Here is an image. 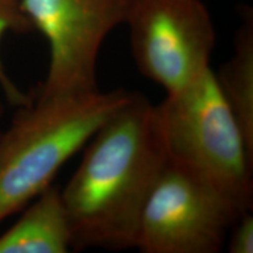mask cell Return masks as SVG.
<instances>
[{"mask_svg": "<svg viewBox=\"0 0 253 253\" xmlns=\"http://www.w3.org/2000/svg\"><path fill=\"white\" fill-rule=\"evenodd\" d=\"M86 145L61 190L72 251L136 249L142 211L169 162L156 106L131 93Z\"/></svg>", "mask_w": 253, "mask_h": 253, "instance_id": "obj_1", "label": "cell"}, {"mask_svg": "<svg viewBox=\"0 0 253 253\" xmlns=\"http://www.w3.org/2000/svg\"><path fill=\"white\" fill-rule=\"evenodd\" d=\"M156 113L169 161L219 194L239 216L253 205V153L212 69L167 95Z\"/></svg>", "mask_w": 253, "mask_h": 253, "instance_id": "obj_3", "label": "cell"}, {"mask_svg": "<svg viewBox=\"0 0 253 253\" xmlns=\"http://www.w3.org/2000/svg\"><path fill=\"white\" fill-rule=\"evenodd\" d=\"M34 31L46 38L49 65L38 95L99 90L96 63L104 39L126 24L132 0H23Z\"/></svg>", "mask_w": 253, "mask_h": 253, "instance_id": "obj_5", "label": "cell"}, {"mask_svg": "<svg viewBox=\"0 0 253 253\" xmlns=\"http://www.w3.org/2000/svg\"><path fill=\"white\" fill-rule=\"evenodd\" d=\"M240 216L219 194L169 161L144 205L142 253H218Z\"/></svg>", "mask_w": 253, "mask_h": 253, "instance_id": "obj_6", "label": "cell"}, {"mask_svg": "<svg viewBox=\"0 0 253 253\" xmlns=\"http://www.w3.org/2000/svg\"><path fill=\"white\" fill-rule=\"evenodd\" d=\"M126 24L138 71L167 95L191 86L211 68L216 32L201 0H132Z\"/></svg>", "mask_w": 253, "mask_h": 253, "instance_id": "obj_4", "label": "cell"}, {"mask_svg": "<svg viewBox=\"0 0 253 253\" xmlns=\"http://www.w3.org/2000/svg\"><path fill=\"white\" fill-rule=\"evenodd\" d=\"M227 251L230 253L253 252V217L251 212L240 216L232 225Z\"/></svg>", "mask_w": 253, "mask_h": 253, "instance_id": "obj_10", "label": "cell"}, {"mask_svg": "<svg viewBox=\"0 0 253 253\" xmlns=\"http://www.w3.org/2000/svg\"><path fill=\"white\" fill-rule=\"evenodd\" d=\"M21 1L23 0H0V41L7 32L25 34L34 31L30 18L24 12ZM0 89L4 93L5 100L15 108L27 106L33 99L21 90L7 74L1 56H0Z\"/></svg>", "mask_w": 253, "mask_h": 253, "instance_id": "obj_9", "label": "cell"}, {"mask_svg": "<svg viewBox=\"0 0 253 253\" xmlns=\"http://www.w3.org/2000/svg\"><path fill=\"white\" fill-rule=\"evenodd\" d=\"M132 91L114 89L33 97L0 137V223L50 185Z\"/></svg>", "mask_w": 253, "mask_h": 253, "instance_id": "obj_2", "label": "cell"}, {"mask_svg": "<svg viewBox=\"0 0 253 253\" xmlns=\"http://www.w3.org/2000/svg\"><path fill=\"white\" fill-rule=\"evenodd\" d=\"M2 116H4V104H2L1 100H0V126H1ZM1 134H2V130H1V128H0V137H1Z\"/></svg>", "mask_w": 253, "mask_h": 253, "instance_id": "obj_11", "label": "cell"}, {"mask_svg": "<svg viewBox=\"0 0 253 253\" xmlns=\"http://www.w3.org/2000/svg\"><path fill=\"white\" fill-rule=\"evenodd\" d=\"M243 25L237 31L235 52L217 72L214 80L235 116L253 153V15L246 8Z\"/></svg>", "mask_w": 253, "mask_h": 253, "instance_id": "obj_8", "label": "cell"}, {"mask_svg": "<svg viewBox=\"0 0 253 253\" xmlns=\"http://www.w3.org/2000/svg\"><path fill=\"white\" fill-rule=\"evenodd\" d=\"M17 223L0 236V253H67L72 229L61 190L47 186Z\"/></svg>", "mask_w": 253, "mask_h": 253, "instance_id": "obj_7", "label": "cell"}]
</instances>
